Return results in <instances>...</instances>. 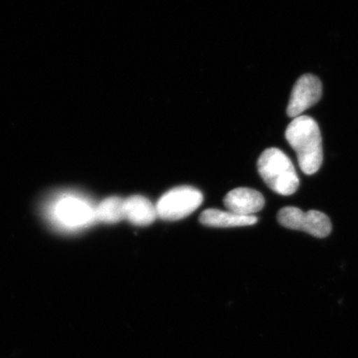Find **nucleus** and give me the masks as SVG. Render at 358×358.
I'll return each mask as SVG.
<instances>
[{"label": "nucleus", "mask_w": 358, "mask_h": 358, "mask_svg": "<svg viewBox=\"0 0 358 358\" xmlns=\"http://www.w3.org/2000/svg\"><path fill=\"white\" fill-rule=\"evenodd\" d=\"M286 140L296 152L303 173L312 176L320 171L324 160L322 134L313 117L300 115L289 122Z\"/></svg>", "instance_id": "obj_1"}, {"label": "nucleus", "mask_w": 358, "mask_h": 358, "mask_svg": "<svg viewBox=\"0 0 358 358\" xmlns=\"http://www.w3.org/2000/svg\"><path fill=\"white\" fill-rule=\"evenodd\" d=\"M43 209L49 222L60 230H79L96 221L95 209L76 195H55L47 200Z\"/></svg>", "instance_id": "obj_2"}, {"label": "nucleus", "mask_w": 358, "mask_h": 358, "mask_svg": "<svg viewBox=\"0 0 358 358\" xmlns=\"http://www.w3.org/2000/svg\"><path fill=\"white\" fill-rule=\"evenodd\" d=\"M257 167L266 185L278 194L287 196L298 190L300 179L293 162L279 148H271L263 152Z\"/></svg>", "instance_id": "obj_3"}, {"label": "nucleus", "mask_w": 358, "mask_h": 358, "mask_svg": "<svg viewBox=\"0 0 358 358\" xmlns=\"http://www.w3.org/2000/svg\"><path fill=\"white\" fill-rule=\"evenodd\" d=\"M203 201V195L192 186H178L164 193L157 201V217L166 221H178L187 217Z\"/></svg>", "instance_id": "obj_4"}, {"label": "nucleus", "mask_w": 358, "mask_h": 358, "mask_svg": "<svg viewBox=\"0 0 358 358\" xmlns=\"http://www.w3.org/2000/svg\"><path fill=\"white\" fill-rule=\"evenodd\" d=\"M277 218L284 227L303 231L313 237H327L333 229L329 216L317 210L303 212L298 207H284L278 213Z\"/></svg>", "instance_id": "obj_5"}, {"label": "nucleus", "mask_w": 358, "mask_h": 358, "mask_svg": "<svg viewBox=\"0 0 358 358\" xmlns=\"http://www.w3.org/2000/svg\"><path fill=\"white\" fill-rule=\"evenodd\" d=\"M322 95V85L319 78L312 74L303 75L294 84L287 114L293 119L303 115L306 110L319 102Z\"/></svg>", "instance_id": "obj_6"}, {"label": "nucleus", "mask_w": 358, "mask_h": 358, "mask_svg": "<svg viewBox=\"0 0 358 358\" xmlns=\"http://www.w3.org/2000/svg\"><path fill=\"white\" fill-rule=\"evenodd\" d=\"M224 205L228 211L241 216H253L262 210L265 199L260 192L251 188H236L227 193Z\"/></svg>", "instance_id": "obj_7"}, {"label": "nucleus", "mask_w": 358, "mask_h": 358, "mask_svg": "<svg viewBox=\"0 0 358 358\" xmlns=\"http://www.w3.org/2000/svg\"><path fill=\"white\" fill-rule=\"evenodd\" d=\"M124 219L136 226H148L157 217V208L145 197L133 195L124 199Z\"/></svg>", "instance_id": "obj_8"}, {"label": "nucleus", "mask_w": 358, "mask_h": 358, "mask_svg": "<svg viewBox=\"0 0 358 358\" xmlns=\"http://www.w3.org/2000/svg\"><path fill=\"white\" fill-rule=\"evenodd\" d=\"M200 223L208 227L230 228L251 226L258 222L256 216H241L232 212L207 209L202 212L199 218Z\"/></svg>", "instance_id": "obj_9"}, {"label": "nucleus", "mask_w": 358, "mask_h": 358, "mask_svg": "<svg viewBox=\"0 0 358 358\" xmlns=\"http://www.w3.org/2000/svg\"><path fill=\"white\" fill-rule=\"evenodd\" d=\"M124 200L121 197L112 196L106 199L95 208L96 221L114 224L124 219Z\"/></svg>", "instance_id": "obj_10"}]
</instances>
